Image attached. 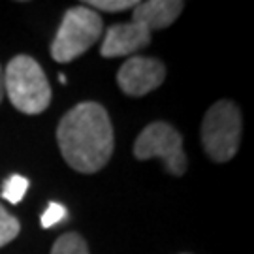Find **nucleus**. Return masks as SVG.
<instances>
[{
	"label": "nucleus",
	"instance_id": "f257e3e1",
	"mask_svg": "<svg viewBox=\"0 0 254 254\" xmlns=\"http://www.w3.org/2000/svg\"><path fill=\"white\" fill-rule=\"evenodd\" d=\"M57 141L64 160L81 173L102 170L113 153V128L108 111L96 102H81L59 123Z\"/></svg>",
	"mask_w": 254,
	"mask_h": 254
},
{
	"label": "nucleus",
	"instance_id": "f03ea898",
	"mask_svg": "<svg viewBox=\"0 0 254 254\" xmlns=\"http://www.w3.org/2000/svg\"><path fill=\"white\" fill-rule=\"evenodd\" d=\"M4 91L9 102L27 115H38L51 104V85L42 66L28 55L13 57L4 72Z\"/></svg>",
	"mask_w": 254,
	"mask_h": 254
},
{
	"label": "nucleus",
	"instance_id": "7ed1b4c3",
	"mask_svg": "<svg viewBox=\"0 0 254 254\" xmlns=\"http://www.w3.org/2000/svg\"><path fill=\"white\" fill-rule=\"evenodd\" d=\"M104 21L85 4L70 8L63 17V23L51 44V57L57 63H70L91 49L100 38Z\"/></svg>",
	"mask_w": 254,
	"mask_h": 254
},
{
	"label": "nucleus",
	"instance_id": "20e7f679",
	"mask_svg": "<svg viewBox=\"0 0 254 254\" xmlns=\"http://www.w3.org/2000/svg\"><path fill=\"white\" fill-rule=\"evenodd\" d=\"M241 141V113L234 102L213 104L201 123V143L215 162L234 158Z\"/></svg>",
	"mask_w": 254,
	"mask_h": 254
},
{
	"label": "nucleus",
	"instance_id": "39448f33",
	"mask_svg": "<svg viewBox=\"0 0 254 254\" xmlns=\"http://www.w3.org/2000/svg\"><path fill=\"white\" fill-rule=\"evenodd\" d=\"M134 154L137 160L160 158L172 175H183L187 170V154L183 151L181 134L168 123H151L136 137Z\"/></svg>",
	"mask_w": 254,
	"mask_h": 254
},
{
	"label": "nucleus",
	"instance_id": "423d86ee",
	"mask_svg": "<svg viewBox=\"0 0 254 254\" xmlns=\"http://www.w3.org/2000/svg\"><path fill=\"white\" fill-rule=\"evenodd\" d=\"M166 68L158 59L151 57H130L117 73L121 91L128 96H143L162 85Z\"/></svg>",
	"mask_w": 254,
	"mask_h": 254
},
{
	"label": "nucleus",
	"instance_id": "0eeeda50",
	"mask_svg": "<svg viewBox=\"0 0 254 254\" xmlns=\"http://www.w3.org/2000/svg\"><path fill=\"white\" fill-rule=\"evenodd\" d=\"M151 32L139 23H119L106 30V36L102 42L100 53L104 59L115 57H128L139 49L149 46Z\"/></svg>",
	"mask_w": 254,
	"mask_h": 254
},
{
	"label": "nucleus",
	"instance_id": "6e6552de",
	"mask_svg": "<svg viewBox=\"0 0 254 254\" xmlns=\"http://www.w3.org/2000/svg\"><path fill=\"white\" fill-rule=\"evenodd\" d=\"M183 2L179 0H149V2H137L132 11V21L139 23L149 30H160L170 27L175 19L181 15Z\"/></svg>",
	"mask_w": 254,
	"mask_h": 254
},
{
	"label": "nucleus",
	"instance_id": "1a4fd4ad",
	"mask_svg": "<svg viewBox=\"0 0 254 254\" xmlns=\"http://www.w3.org/2000/svg\"><path fill=\"white\" fill-rule=\"evenodd\" d=\"M51 254H89V247L79 234H64L55 241Z\"/></svg>",
	"mask_w": 254,
	"mask_h": 254
},
{
	"label": "nucleus",
	"instance_id": "9d476101",
	"mask_svg": "<svg viewBox=\"0 0 254 254\" xmlns=\"http://www.w3.org/2000/svg\"><path fill=\"white\" fill-rule=\"evenodd\" d=\"M28 189V179L23 175H11L4 181L2 187V198L9 203H19V201L25 198Z\"/></svg>",
	"mask_w": 254,
	"mask_h": 254
},
{
	"label": "nucleus",
	"instance_id": "9b49d317",
	"mask_svg": "<svg viewBox=\"0 0 254 254\" xmlns=\"http://www.w3.org/2000/svg\"><path fill=\"white\" fill-rule=\"evenodd\" d=\"M19 230V220L13 215H9L6 209L0 205V247L8 245L9 241H13L17 237Z\"/></svg>",
	"mask_w": 254,
	"mask_h": 254
},
{
	"label": "nucleus",
	"instance_id": "f8f14e48",
	"mask_svg": "<svg viewBox=\"0 0 254 254\" xmlns=\"http://www.w3.org/2000/svg\"><path fill=\"white\" fill-rule=\"evenodd\" d=\"M68 215V211L66 207H63L61 203H57V201H51L47 209L44 211V215H42V226L44 228H53L57 226L61 220H64V217Z\"/></svg>",
	"mask_w": 254,
	"mask_h": 254
},
{
	"label": "nucleus",
	"instance_id": "ddd939ff",
	"mask_svg": "<svg viewBox=\"0 0 254 254\" xmlns=\"http://www.w3.org/2000/svg\"><path fill=\"white\" fill-rule=\"evenodd\" d=\"M137 2L134 0H92V2H87L85 6L104 9V11H125L128 8H134Z\"/></svg>",
	"mask_w": 254,
	"mask_h": 254
},
{
	"label": "nucleus",
	"instance_id": "4468645a",
	"mask_svg": "<svg viewBox=\"0 0 254 254\" xmlns=\"http://www.w3.org/2000/svg\"><path fill=\"white\" fill-rule=\"evenodd\" d=\"M4 98V70H2V66H0V102Z\"/></svg>",
	"mask_w": 254,
	"mask_h": 254
}]
</instances>
